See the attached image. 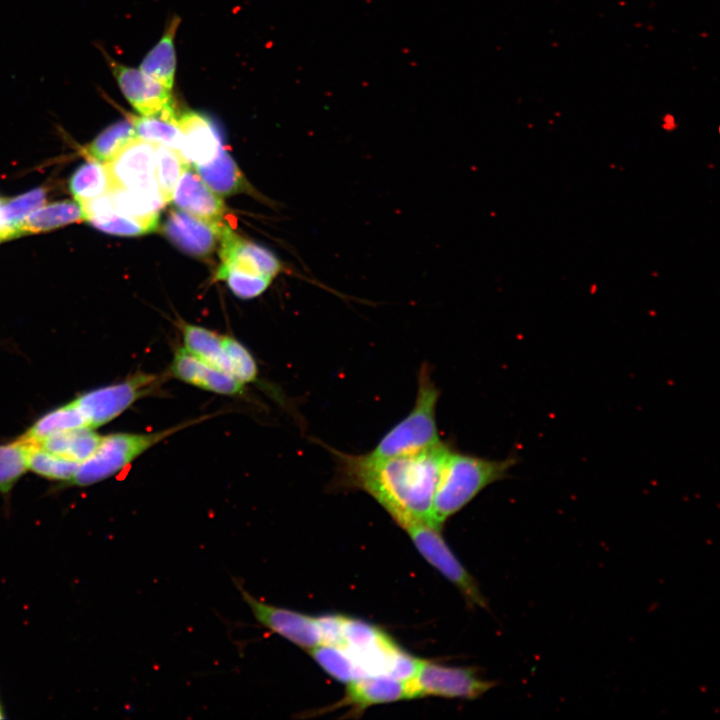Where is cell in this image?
<instances>
[{"mask_svg": "<svg viewBox=\"0 0 720 720\" xmlns=\"http://www.w3.org/2000/svg\"><path fill=\"white\" fill-rule=\"evenodd\" d=\"M180 18L175 16L167 25L162 37L145 56L139 69L164 87L172 90L176 72L175 36Z\"/></svg>", "mask_w": 720, "mask_h": 720, "instance_id": "ac0fdd59", "label": "cell"}, {"mask_svg": "<svg viewBox=\"0 0 720 720\" xmlns=\"http://www.w3.org/2000/svg\"><path fill=\"white\" fill-rule=\"evenodd\" d=\"M309 653L327 674L340 682L348 683L363 677L350 653L342 646L319 645Z\"/></svg>", "mask_w": 720, "mask_h": 720, "instance_id": "83f0119b", "label": "cell"}, {"mask_svg": "<svg viewBox=\"0 0 720 720\" xmlns=\"http://www.w3.org/2000/svg\"><path fill=\"white\" fill-rule=\"evenodd\" d=\"M101 437L94 428L86 426L52 435L37 444L47 451L81 463L95 451Z\"/></svg>", "mask_w": 720, "mask_h": 720, "instance_id": "cb8c5ba5", "label": "cell"}, {"mask_svg": "<svg viewBox=\"0 0 720 720\" xmlns=\"http://www.w3.org/2000/svg\"><path fill=\"white\" fill-rule=\"evenodd\" d=\"M166 375L203 391L223 396L236 397L246 393V384L194 357L182 346L175 348Z\"/></svg>", "mask_w": 720, "mask_h": 720, "instance_id": "8fae6325", "label": "cell"}, {"mask_svg": "<svg viewBox=\"0 0 720 720\" xmlns=\"http://www.w3.org/2000/svg\"><path fill=\"white\" fill-rule=\"evenodd\" d=\"M406 683L410 699L425 696L475 699L496 685L479 678L472 669L447 667L423 659Z\"/></svg>", "mask_w": 720, "mask_h": 720, "instance_id": "8992f818", "label": "cell"}, {"mask_svg": "<svg viewBox=\"0 0 720 720\" xmlns=\"http://www.w3.org/2000/svg\"><path fill=\"white\" fill-rule=\"evenodd\" d=\"M86 426L90 427L85 415L73 400L39 417L21 438L39 443L52 435Z\"/></svg>", "mask_w": 720, "mask_h": 720, "instance_id": "44dd1931", "label": "cell"}, {"mask_svg": "<svg viewBox=\"0 0 720 720\" xmlns=\"http://www.w3.org/2000/svg\"><path fill=\"white\" fill-rule=\"evenodd\" d=\"M440 389L424 363L417 376V391L409 412L393 425L368 453L379 457L411 454L441 443L436 420Z\"/></svg>", "mask_w": 720, "mask_h": 720, "instance_id": "3957f363", "label": "cell"}, {"mask_svg": "<svg viewBox=\"0 0 720 720\" xmlns=\"http://www.w3.org/2000/svg\"><path fill=\"white\" fill-rule=\"evenodd\" d=\"M134 138H136L135 129L129 116H127V118L111 124L99 133L85 147L84 152L90 159L108 163Z\"/></svg>", "mask_w": 720, "mask_h": 720, "instance_id": "484cf974", "label": "cell"}, {"mask_svg": "<svg viewBox=\"0 0 720 720\" xmlns=\"http://www.w3.org/2000/svg\"><path fill=\"white\" fill-rule=\"evenodd\" d=\"M82 220H84L83 211L77 201L54 202L31 212L19 228V236L50 231Z\"/></svg>", "mask_w": 720, "mask_h": 720, "instance_id": "603a6c76", "label": "cell"}, {"mask_svg": "<svg viewBox=\"0 0 720 720\" xmlns=\"http://www.w3.org/2000/svg\"><path fill=\"white\" fill-rule=\"evenodd\" d=\"M188 166L191 165L177 150L156 144L155 177L165 204L172 201L177 182Z\"/></svg>", "mask_w": 720, "mask_h": 720, "instance_id": "f1b7e54d", "label": "cell"}, {"mask_svg": "<svg viewBox=\"0 0 720 720\" xmlns=\"http://www.w3.org/2000/svg\"><path fill=\"white\" fill-rule=\"evenodd\" d=\"M3 712H4V711H3L2 706H1V704H0V719L5 718V715H4Z\"/></svg>", "mask_w": 720, "mask_h": 720, "instance_id": "836d02e7", "label": "cell"}, {"mask_svg": "<svg viewBox=\"0 0 720 720\" xmlns=\"http://www.w3.org/2000/svg\"><path fill=\"white\" fill-rule=\"evenodd\" d=\"M223 223L209 222L183 210L169 212L163 231L180 250L195 257H207L220 243Z\"/></svg>", "mask_w": 720, "mask_h": 720, "instance_id": "4fadbf2b", "label": "cell"}, {"mask_svg": "<svg viewBox=\"0 0 720 720\" xmlns=\"http://www.w3.org/2000/svg\"><path fill=\"white\" fill-rule=\"evenodd\" d=\"M84 220L96 229L118 236H139L156 231L159 216L133 218L117 213L108 193L80 204Z\"/></svg>", "mask_w": 720, "mask_h": 720, "instance_id": "9a60e30c", "label": "cell"}, {"mask_svg": "<svg viewBox=\"0 0 720 720\" xmlns=\"http://www.w3.org/2000/svg\"><path fill=\"white\" fill-rule=\"evenodd\" d=\"M167 379L166 373L137 371L119 382L87 391L74 400L89 426L95 429L120 416L138 400L160 396Z\"/></svg>", "mask_w": 720, "mask_h": 720, "instance_id": "5b68a950", "label": "cell"}, {"mask_svg": "<svg viewBox=\"0 0 720 720\" xmlns=\"http://www.w3.org/2000/svg\"><path fill=\"white\" fill-rule=\"evenodd\" d=\"M177 124L184 138L182 155L191 165L212 160L222 146L213 123L204 115L189 111L177 116Z\"/></svg>", "mask_w": 720, "mask_h": 720, "instance_id": "e0dca14e", "label": "cell"}, {"mask_svg": "<svg viewBox=\"0 0 720 720\" xmlns=\"http://www.w3.org/2000/svg\"><path fill=\"white\" fill-rule=\"evenodd\" d=\"M221 265L218 272L236 270L273 279L281 263L268 249L243 239L228 225H223L220 238Z\"/></svg>", "mask_w": 720, "mask_h": 720, "instance_id": "7c38bea8", "label": "cell"}, {"mask_svg": "<svg viewBox=\"0 0 720 720\" xmlns=\"http://www.w3.org/2000/svg\"><path fill=\"white\" fill-rule=\"evenodd\" d=\"M108 194L117 213L133 218L159 216V210L165 205L161 198L124 188H112Z\"/></svg>", "mask_w": 720, "mask_h": 720, "instance_id": "4dcf8cb0", "label": "cell"}, {"mask_svg": "<svg viewBox=\"0 0 720 720\" xmlns=\"http://www.w3.org/2000/svg\"><path fill=\"white\" fill-rule=\"evenodd\" d=\"M217 414L203 415L154 432H116L102 436L95 451L79 464L67 485L84 487L106 480L175 433Z\"/></svg>", "mask_w": 720, "mask_h": 720, "instance_id": "277c9868", "label": "cell"}, {"mask_svg": "<svg viewBox=\"0 0 720 720\" xmlns=\"http://www.w3.org/2000/svg\"><path fill=\"white\" fill-rule=\"evenodd\" d=\"M403 699H410L406 680L370 675L348 682L344 697L332 708L348 706L352 716H360L370 706Z\"/></svg>", "mask_w": 720, "mask_h": 720, "instance_id": "5bb4252c", "label": "cell"}, {"mask_svg": "<svg viewBox=\"0 0 720 720\" xmlns=\"http://www.w3.org/2000/svg\"><path fill=\"white\" fill-rule=\"evenodd\" d=\"M182 347L203 362L229 373L223 335L205 327L180 321ZM230 374V373H229Z\"/></svg>", "mask_w": 720, "mask_h": 720, "instance_id": "d6986e66", "label": "cell"}, {"mask_svg": "<svg viewBox=\"0 0 720 720\" xmlns=\"http://www.w3.org/2000/svg\"><path fill=\"white\" fill-rule=\"evenodd\" d=\"M223 347L229 373L244 384L258 379V366L248 348L236 338L223 335Z\"/></svg>", "mask_w": 720, "mask_h": 720, "instance_id": "1f68e13d", "label": "cell"}, {"mask_svg": "<svg viewBox=\"0 0 720 720\" xmlns=\"http://www.w3.org/2000/svg\"><path fill=\"white\" fill-rule=\"evenodd\" d=\"M108 62L122 94L141 116H158L174 110L172 90L140 69L125 66L111 58Z\"/></svg>", "mask_w": 720, "mask_h": 720, "instance_id": "30bf717a", "label": "cell"}, {"mask_svg": "<svg viewBox=\"0 0 720 720\" xmlns=\"http://www.w3.org/2000/svg\"><path fill=\"white\" fill-rule=\"evenodd\" d=\"M403 529L426 561L453 583L471 606L486 608L477 583L447 546L440 529L427 521H414Z\"/></svg>", "mask_w": 720, "mask_h": 720, "instance_id": "52a82bcc", "label": "cell"}, {"mask_svg": "<svg viewBox=\"0 0 720 720\" xmlns=\"http://www.w3.org/2000/svg\"><path fill=\"white\" fill-rule=\"evenodd\" d=\"M106 164L111 189L124 188L162 199L155 177L156 143L136 137Z\"/></svg>", "mask_w": 720, "mask_h": 720, "instance_id": "9c48e42d", "label": "cell"}, {"mask_svg": "<svg viewBox=\"0 0 720 720\" xmlns=\"http://www.w3.org/2000/svg\"><path fill=\"white\" fill-rule=\"evenodd\" d=\"M69 189L79 204L108 193L111 179L107 164L89 158L72 174Z\"/></svg>", "mask_w": 720, "mask_h": 720, "instance_id": "d4e9b609", "label": "cell"}, {"mask_svg": "<svg viewBox=\"0 0 720 720\" xmlns=\"http://www.w3.org/2000/svg\"><path fill=\"white\" fill-rule=\"evenodd\" d=\"M29 442L19 438L0 445V493L7 495L28 470Z\"/></svg>", "mask_w": 720, "mask_h": 720, "instance_id": "f546056e", "label": "cell"}, {"mask_svg": "<svg viewBox=\"0 0 720 720\" xmlns=\"http://www.w3.org/2000/svg\"><path fill=\"white\" fill-rule=\"evenodd\" d=\"M172 200L181 210L200 219L221 223L224 204L191 166L185 168L175 187Z\"/></svg>", "mask_w": 720, "mask_h": 720, "instance_id": "2e32d148", "label": "cell"}, {"mask_svg": "<svg viewBox=\"0 0 720 720\" xmlns=\"http://www.w3.org/2000/svg\"><path fill=\"white\" fill-rule=\"evenodd\" d=\"M519 461L516 454L505 459H491L449 448L441 469L430 513V524L442 528L489 485L509 477Z\"/></svg>", "mask_w": 720, "mask_h": 720, "instance_id": "7a4b0ae2", "label": "cell"}, {"mask_svg": "<svg viewBox=\"0 0 720 720\" xmlns=\"http://www.w3.org/2000/svg\"><path fill=\"white\" fill-rule=\"evenodd\" d=\"M216 279L225 280L233 294L241 299H252L261 295L272 279L236 270L216 273Z\"/></svg>", "mask_w": 720, "mask_h": 720, "instance_id": "d6a6232c", "label": "cell"}, {"mask_svg": "<svg viewBox=\"0 0 720 720\" xmlns=\"http://www.w3.org/2000/svg\"><path fill=\"white\" fill-rule=\"evenodd\" d=\"M235 585L254 618L269 631L308 651L322 645L319 616L268 604L252 596L240 583Z\"/></svg>", "mask_w": 720, "mask_h": 720, "instance_id": "ba28073f", "label": "cell"}, {"mask_svg": "<svg viewBox=\"0 0 720 720\" xmlns=\"http://www.w3.org/2000/svg\"><path fill=\"white\" fill-rule=\"evenodd\" d=\"M192 167L214 193L227 196L238 193L245 187L241 171L223 146L212 160Z\"/></svg>", "mask_w": 720, "mask_h": 720, "instance_id": "ffe728a7", "label": "cell"}, {"mask_svg": "<svg viewBox=\"0 0 720 720\" xmlns=\"http://www.w3.org/2000/svg\"><path fill=\"white\" fill-rule=\"evenodd\" d=\"M27 461L28 470L35 474L49 480L67 483L73 478L80 464L75 460L47 451L32 442H29Z\"/></svg>", "mask_w": 720, "mask_h": 720, "instance_id": "4316f807", "label": "cell"}, {"mask_svg": "<svg viewBox=\"0 0 720 720\" xmlns=\"http://www.w3.org/2000/svg\"><path fill=\"white\" fill-rule=\"evenodd\" d=\"M449 448V444L441 442L411 454L379 457L329 447L336 464L330 488L367 493L401 528L414 521L429 522Z\"/></svg>", "mask_w": 720, "mask_h": 720, "instance_id": "6da1fadb", "label": "cell"}, {"mask_svg": "<svg viewBox=\"0 0 720 720\" xmlns=\"http://www.w3.org/2000/svg\"><path fill=\"white\" fill-rule=\"evenodd\" d=\"M128 116L135 129L136 137L151 143L168 146L182 155L184 138L177 124L175 111L158 116Z\"/></svg>", "mask_w": 720, "mask_h": 720, "instance_id": "7402d4cb", "label": "cell"}]
</instances>
